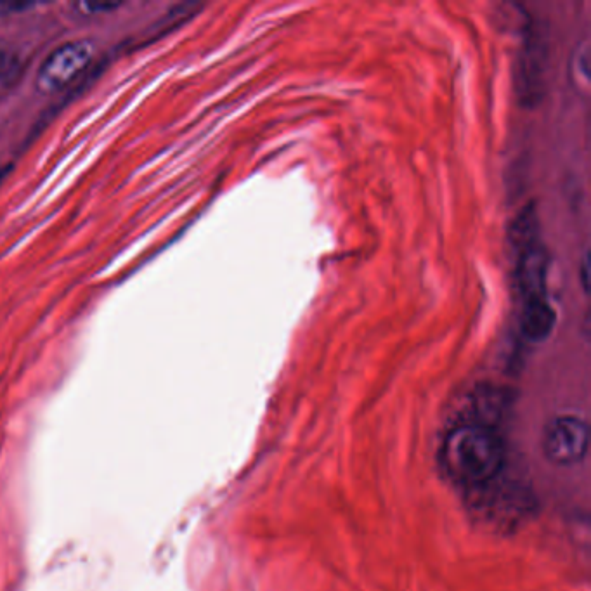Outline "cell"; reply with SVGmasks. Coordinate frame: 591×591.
Here are the masks:
<instances>
[{"instance_id":"obj_3","label":"cell","mask_w":591,"mask_h":591,"mask_svg":"<svg viewBox=\"0 0 591 591\" xmlns=\"http://www.w3.org/2000/svg\"><path fill=\"white\" fill-rule=\"evenodd\" d=\"M94 58V47L89 40H73L47 56L40 65L35 87L42 96L63 92L82 77Z\"/></svg>"},{"instance_id":"obj_1","label":"cell","mask_w":591,"mask_h":591,"mask_svg":"<svg viewBox=\"0 0 591 591\" xmlns=\"http://www.w3.org/2000/svg\"><path fill=\"white\" fill-rule=\"evenodd\" d=\"M514 262V290L519 300L520 332L529 342H543L557 323L548 297V255L541 241L540 219L533 205L520 210L508 231Z\"/></svg>"},{"instance_id":"obj_7","label":"cell","mask_w":591,"mask_h":591,"mask_svg":"<svg viewBox=\"0 0 591 591\" xmlns=\"http://www.w3.org/2000/svg\"><path fill=\"white\" fill-rule=\"evenodd\" d=\"M35 4L32 2H0V18H7L16 13H23L32 9Z\"/></svg>"},{"instance_id":"obj_10","label":"cell","mask_w":591,"mask_h":591,"mask_svg":"<svg viewBox=\"0 0 591 591\" xmlns=\"http://www.w3.org/2000/svg\"><path fill=\"white\" fill-rule=\"evenodd\" d=\"M588 269H590V262H588V257H585L583 260V266H581V271H583V283H585V290H588V278H590V273H588Z\"/></svg>"},{"instance_id":"obj_6","label":"cell","mask_w":591,"mask_h":591,"mask_svg":"<svg viewBox=\"0 0 591 591\" xmlns=\"http://www.w3.org/2000/svg\"><path fill=\"white\" fill-rule=\"evenodd\" d=\"M498 479H494L482 488L474 489L479 493L475 501L479 515L482 519H488L486 522L500 524L503 527L519 524V520L529 510L531 498L524 489H520L515 484L500 486Z\"/></svg>"},{"instance_id":"obj_2","label":"cell","mask_w":591,"mask_h":591,"mask_svg":"<svg viewBox=\"0 0 591 591\" xmlns=\"http://www.w3.org/2000/svg\"><path fill=\"white\" fill-rule=\"evenodd\" d=\"M439 462L451 481L474 491L503 474L507 446L493 423L463 420L444 437Z\"/></svg>"},{"instance_id":"obj_4","label":"cell","mask_w":591,"mask_h":591,"mask_svg":"<svg viewBox=\"0 0 591 591\" xmlns=\"http://www.w3.org/2000/svg\"><path fill=\"white\" fill-rule=\"evenodd\" d=\"M546 460L559 467H571L585 460L590 448L588 423L578 415L566 413L552 418L543 430Z\"/></svg>"},{"instance_id":"obj_5","label":"cell","mask_w":591,"mask_h":591,"mask_svg":"<svg viewBox=\"0 0 591 591\" xmlns=\"http://www.w3.org/2000/svg\"><path fill=\"white\" fill-rule=\"evenodd\" d=\"M546 52V42L540 32L527 28L515 65V89L526 106H534L543 98Z\"/></svg>"},{"instance_id":"obj_9","label":"cell","mask_w":591,"mask_h":591,"mask_svg":"<svg viewBox=\"0 0 591 591\" xmlns=\"http://www.w3.org/2000/svg\"><path fill=\"white\" fill-rule=\"evenodd\" d=\"M120 6H122V4H115V2H110V4H80V7L89 14L103 13V11H115V9H118Z\"/></svg>"},{"instance_id":"obj_8","label":"cell","mask_w":591,"mask_h":591,"mask_svg":"<svg viewBox=\"0 0 591 591\" xmlns=\"http://www.w3.org/2000/svg\"><path fill=\"white\" fill-rule=\"evenodd\" d=\"M14 61L16 59H14L13 52L0 44V78L13 70Z\"/></svg>"}]
</instances>
